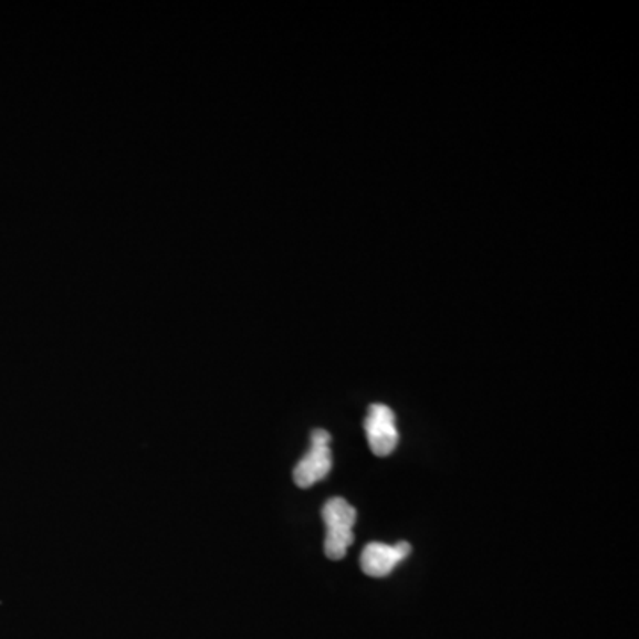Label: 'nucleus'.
<instances>
[{"instance_id": "nucleus-7", "label": "nucleus", "mask_w": 639, "mask_h": 639, "mask_svg": "<svg viewBox=\"0 0 639 639\" xmlns=\"http://www.w3.org/2000/svg\"><path fill=\"white\" fill-rule=\"evenodd\" d=\"M395 551H397L398 556H400L401 562L407 558L410 554V544L409 542H398L397 545H392Z\"/></svg>"}, {"instance_id": "nucleus-5", "label": "nucleus", "mask_w": 639, "mask_h": 639, "mask_svg": "<svg viewBox=\"0 0 639 639\" xmlns=\"http://www.w3.org/2000/svg\"><path fill=\"white\" fill-rule=\"evenodd\" d=\"M354 544V533L352 530H327L325 536V554L327 558L338 562L345 558L348 547Z\"/></svg>"}, {"instance_id": "nucleus-2", "label": "nucleus", "mask_w": 639, "mask_h": 639, "mask_svg": "<svg viewBox=\"0 0 639 639\" xmlns=\"http://www.w3.org/2000/svg\"><path fill=\"white\" fill-rule=\"evenodd\" d=\"M333 468V455L329 444H311L310 453L298 462L293 471V482L301 489H310L320 480H324Z\"/></svg>"}, {"instance_id": "nucleus-1", "label": "nucleus", "mask_w": 639, "mask_h": 639, "mask_svg": "<svg viewBox=\"0 0 639 639\" xmlns=\"http://www.w3.org/2000/svg\"><path fill=\"white\" fill-rule=\"evenodd\" d=\"M365 430L368 433L369 448L375 455H391L398 444V430L395 427V412L389 407L380 404L369 407Z\"/></svg>"}, {"instance_id": "nucleus-3", "label": "nucleus", "mask_w": 639, "mask_h": 639, "mask_svg": "<svg viewBox=\"0 0 639 639\" xmlns=\"http://www.w3.org/2000/svg\"><path fill=\"white\" fill-rule=\"evenodd\" d=\"M400 562V556H398L395 547L380 544V542L366 545L365 551L360 554V568L369 577L389 576Z\"/></svg>"}, {"instance_id": "nucleus-4", "label": "nucleus", "mask_w": 639, "mask_h": 639, "mask_svg": "<svg viewBox=\"0 0 639 639\" xmlns=\"http://www.w3.org/2000/svg\"><path fill=\"white\" fill-rule=\"evenodd\" d=\"M322 517L327 530H352V526L356 524L357 514L348 501L343 497H333L325 503Z\"/></svg>"}, {"instance_id": "nucleus-6", "label": "nucleus", "mask_w": 639, "mask_h": 639, "mask_svg": "<svg viewBox=\"0 0 639 639\" xmlns=\"http://www.w3.org/2000/svg\"><path fill=\"white\" fill-rule=\"evenodd\" d=\"M331 436L325 430H315L311 433V444H329Z\"/></svg>"}]
</instances>
